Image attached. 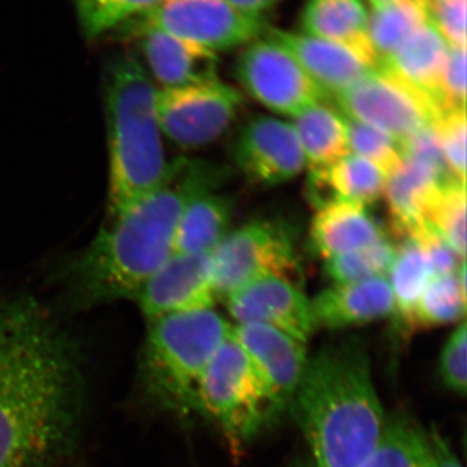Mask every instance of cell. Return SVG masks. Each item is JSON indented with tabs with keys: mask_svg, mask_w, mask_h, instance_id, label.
Listing matches in <instances>:
<instances>
[{
	"mask_svg": "<svg viewBox=\"0 0 467 467\" xmlns=\"http://www.w3.org/2000/svg\"><path fill=\"white\" fill-rule=\"evenodd\" d=\"M85 409L81 361L41 301L0 294V467H57Z\"/></svg>",
	"mask_w": 467,
	"mask_h": 467,
	"instance_id": "obj_1",
	"label": "cell"
},
{
	"mask_svg": "<svg viewBox=\"0 0 467 467\" xmlns=\"http://www.w3.org/2000/svg\"><path fill=\"white\" fill-rule=\"evenodd\" d=\"M225 173L207 162L177 160L171 177L155 192L112 216L84 251L63 270L72 306L133 300L150 275L173 254L175 230L184 207L212 192Z\"/></svg>",
	"mask_w": 467,
	"mask_h": 467,
	"instance_id": "obj_2",
	"label": "cell"
},
{
	"mask_svg": "<svg viewBox=\"0 0 467 467\" xmlns=\"http://www.w3.org/2000/svg\"><path fill=\"white\" fill-rule=\"evenodd\" d=\"M288 410L308 441L313 467L361 465L387 422L364 344H327L308 358Z\"/></svg>",
	"mask_w": 467,
	"mask_h": 467,
	"instance_id": "obj_3",
	"label": "cell"
},
{
	"mask_svg": "<svg viewBox=\"0 0 467 467\" xmlns=\"http://www.w3.org/2000/svg\"><path fill=\"white\" fill-rule=\"evenodd\" d=\"M140 57L121 55L106 79L109 150V213H121L160 189L173 162L165 159L156 94Z\"/></svg>",
	"mask_w": 467,
	"mask_h": 467,
	"instance_id": "obj_4",
	"label": "cell"
},
{
	"mask_svg": "<svg viewBox=\"0 0 467 467\" xmlns=\"http://www.w3.org/2000/svg\"><path fill=\"white\" fill-rule=\"evenodd\" d=\"M230 328L213 308L147 321L138 367V383L146 401L177 417L196 413L199 383Z\"/></svg>",
	"mask_w": 467,
	"mask_h": 467,
	"instance_id": "obj_5",
	"label": "cell"
},
{
	"mask_svg": "<svg viewBox=\"0 0 467 467\" xmlns=\"http://www.w3.org/2000/svg\"><path fill=\"white\" fill-rule=\"evenodd\" d=\"M196 414L218 427L235 454L269 429L263 386L244 350L230 334L202 374Z\"/></svg>",
	"mask_w": 467,
	"mask_h": 467,
	"instance_id": "obj_6",
	"label": "cell"
},
{
	"mask_svg": "<svg viewBox=\"0 0 467 467\" xmlns=\"http://www.w3.org/2000/svg\"><path fill=\"white\" fill-rule=\"evenodd\" d=\"M211 254L214 294L220 299L265 276L299 285V257L291 229L282 223L264 220L245 223L227 233Z\"/></svg>",
	"mask_w": 467,
	"mask_h": 467,
	"instance_id": "obj_7",
	"label": "cell"
},
{
	"mask_svg": "<svg viewBox=\"0 0 467 467\" xmlns=\"http://www.w3.org/2000/svg\"><path fill=\"white\" fill-rule=\"evenodd\" d=\"M126 26L152 27L218 52L250 45L264 36L269 24L225 0H160Z\"/></svg>",
	"mask_w": 467,
	"mask_h": 467,
	"instance_id": "obj_8",
	"label": "cell"
},
{
	"mask_svg": "<svg viewBox=\"0 0 467 467\" xmlns=\"http://www.w3.org/2000/svg\"><path fill=\"white\" fill-rule=\"evenodd\" d=\"M241 92L221 82L160 88L156 113L162 135L184 150L216 142L241 112Z\"/></svg>",
	"mask_w": 467,
	"mask_h": 467,
	"instance_id": "obj_9",
	"label": "cell"
},
{
	"mask_svg": "<svg viewBox=\"0 0 467 467\" xmlns=\"http://www.w3.org/2000/svg\"><path fill=\"white\" fill-rule=\"evenodd\" d=\"M334 99L343 116L382 131L401 147L441 115L425 95L380 69L371 70Z\"/></svg>",
	"mask_w": 467,
	"mask_h": 467,
	"instance_id": "obj_10",
	"label": "cell"
},
{
	"mask_svg": "<svg viewBox=\"0 0 467 467\" xmlns=\"http://www.w3.org/2000/svg\"><path fill=\"white\" fill-rule=\"evenodd\" d=\"M234 75L252 99L279 115L294 117L328 99L297 61L265 36L244 46Z\"/></svg>",
	"mask_w": 467,
	"mask_h": 467,
	"instance_id": "obj_11",
	"label": "cell"
},
{
	"mask_svg": "<svg viewBox=\"0 0 467 467\" xmlns=\"http://www.w3.org/2000/svg\"><path fill=\"white\" fill-rule=\"evenodd\" d=\"M230 335L244 350L267 402L269 427L290 408L308 361L306 344L270 326L236 324Z\"/></svg>",
	"mask_w": 467,
	"mask_h": 467,
	"instance_id": "obj_12",
	"label": "cell"
},
{
	"mask_svg": "<svg viewBox=\"0 0 467 467\" xmlns=\"http://www.w3.org/2000/svg\"><path fill=\"white\" fill-rule=\"evenodd\" d=\"M233 158L243 177L272 187L294 180L306 168L303 150L291 124L270 116L251 117L239 130Z\"/></svg>",
	"mask_w": 467,
	"mask_h": 467,
	"instance_id": "obj_13",
	"label": "cell"
},
{
	"mask_svg": "<svg viewBox=\"0 0 467 467\" xmlns=\"http://www.w3.org/2000/svg\"><path fill=\"white\" fill-rule=\"evenodd\" d=\"M211 254H173L150 275L134 299L146 322L173 313L213 308L217 297Z\"/></svg>",
	"mask_w": 467,
	"mask_h": 467,
	"instance_id": "obj_14",
	"label": "cell"
},
{
	"mask_svg": "<svg viewBox=\"0 0 467 467\" xmlns=\"http://www.w3.org/2000/svg\"><path fill=\"white\" fill-rule=\"evenodd\" d=\"M225 301L236 324L270 326L306 344L316 331L309 300L299 285L288 279H257L233 292Z\"/></svg>",
	"mask_w": 467,
	"mask_h": 467,
	"instance_id": "obj_15",
	"label": "cell"
},
{
	"mask_svg": "<svg viewBox=\"0 0 467 467\" xmlns=\"http://www.w3.org/2000/svg\"><path fill=\"white\" fill-rule=\"evenodd\" d=\"M144 67L162 88L204 84L218 79V57L192 42L146 26H129Z\"/></svg>",
	"mask_w": 467,
	"mask_h": 467,
	"instance_id": "obj_16",
	"label": "cell"
},
{
	"mask_svg": "<svg viewBox=\"0 0 467 467\" xmlns=\"http://www.w3.org/2000/svg\"><path fill=\"white\" fill-rule=\"evenodd\" d=\"M263 36L284 47L327 97L348 90L374 70L346 48L301 32L269 26Z\"/></svg>",
	"mask_w": 467,
	"mask_h": 467,
	"instance_id": "obj_17",
	"label": "cell"
},
{
	"mask_svg": "<svg viewBox=\"0 0 467 467\" xmlns=\"http://www.w3.org/2000/svg\"><path fill=\"white\" fill-rule=\"evenodd\" d=\"M313 325L326 330H342L392 317L393 297L387 276L334 285L309 300Z\"/></svg>",
	"mask_w": 467,
	"mask_h": 467,
	"instance_id": "obj_18",
	"label": "cell"
},
{
	"mask_svg": "<svg viewBox=\"0 0 467 467\" xmlns=\"http://www.w3.org/2000/svg\"><path fill=\"white\" fill-rule=\"evenodd\" d=\"M300 26L301 33L335 43L377 69L378 57L368 38V11L361 0H308Z\"/></svg>",
	"mask_w": 467,
	"mask_h": 467,
	"instance_id": "obj_19",
	"label": "cell"
},
{
	"mask_svg": "<svg viewBox=\"0 0 467 467\" xmlns=\"http://www.w3.org/2000/svg\"><path fill=\"white\" fill-rule=\"evenodd\" d=\"M448 51L450 46L429 21L411 34L391 57L380 61L377 69L395 76L425 95L442 113L441 84Z\"/></svg>",
	"mask_w": 467,
	"mask_h": 467,
	"instance_id": "obj_20",
	"label": "cell"
},
{
	"mask_svg": "<svg viewBox=\"0 0 467 467\" xmlns=\"http://www.w3.org/2000/svg\"><path fill=\"white\" fill-rule=\"evenodd\" d=\"M367 207L334 201L316 208L310 225L313 248L324 260L368 247L386 239Z\"/></svg>",
	"mask_w": 467,
	"mask_h": 467,
	"instance_id": "obj_21",
	"label": "cell"
},
{
	"mask_svg": "<svg viewBox=\"0 0 467 467\" xmlns=\"http://www.w3.org/2000/svg\"><path fill=\"white\" fill-rule=\"evenodd\" d=\"M453 180L439 173L431 165L405 156L401 168L387 180L384 199L389 209V227L396 238H408L425 225L427 202L439 184Z\"/></svg>",
	"mask_w": 467,
	"mask_h": 467,
	"instance_id": "obj_22",
	"label": "cell"
},
{
	"mask_svg": "<svg viewBox=\"0 0 467 467\" xmlns=\"http://www.w3.org/2000/svg\"><path fill=\"white\" fill-rule=\"evenodd\" d=\"M387 180L376 165L348 153L328 168L309 171V196L317 208L334 201L367 207L382 198Z\"/></svg>",
	"mask_w": 467,
	"mask_h": 467,
	"instance_id": "obj_23",
	"label": "cell"
},
{
	"mask_svg": "<svg viewBox=\"0 0 467 467\" xmlns=\"http://www.w3.org/2000/svg\"><path fill=\"white\" fill-rule=\"evenodd\" d=\"M233 208L225 196L196 195L184 207L175 230L173 254H211L225 238Z\"/></svg>",
	"mask_w": 467,
	"mask_h": 467,
	"instance_id": "obj_24",
	"label": "cell"
},
{
	"mask_svg": "<svg viewBox=\"0 0 467 467\" xmlns=\"http://www.w3.org/2000/svg\"><path fill=\"white\" fill-rule=\"evenodd\" d=\"M292 119L309 171L328 168L350 153L342 115L327 109L325 103L308 107Z\"/></svg>",
	"mask_w": 467,
	"mask_h": 467,
	"instance_id": "obj_25",
	"label": "cell"
},
{
	"mask_svg": "<svg viewBox=\"0 0 467 467\" xmlns=\"http://www.w3.org/2000/svg\"><path fill=\"white\" fill-rule=\"evenodd\" d=\"M393 313L398 333L413 334L414 312L420 295L432 279L431 266L425 252L411 239H402L389 270Z\"/></svg>",
	"mask_w": 467,
	"mask_h": 467,
	"instance_id": "obj_26",
	"label": "cell"
},
{
	"mask_svg": "<svg viewBox=\"0 0 467 467\" xmlns=\"http://www.w3.org/2000/svg\"><path fill=\"white\" fill-rule=\"evenodd\" d=\"M429 21L427 0H396L382 7L371 8L368 38L376 52L378 66Z\"/></svg>",
	"mask_w": 467,
	"mask_h": 467,
	"instance_id": "obj_27",
	"label": "cell"
},
{
	"mask_svg": "<svg viewBox=\"0 0 467 467\" xmlns=\"http://www.w3.org/2000/svg\"><path fill=\"white\" fill-rule=\"evenodd\" d=\"M466 313V263L450 275L434 276L416 306L413 331L461 322Z\"/></svg>",
	"mask_w": 467,
	"mask_h": 467,
	"instance_id": "obj_28",
	"label": "cell"
},
{
	"mask_svg": "<svg viewBox=\"0 0 467 467\" xmlns=\"http://www.w3.org/2000/svg\"><path fill=\"white\" fill-rule=\"evenodd\" d=\"M426 432L405 417L387 420L382 438L358 467H425Z\"/></svg>",
	"mask_w": 467,
	"mask_h": 467,
	"instance_id": "obj_29",
	"label": "cell"
},
{
	"mask_svg": "<svg viewBox=\"0 0 467 467\" xmlns=\"http://www.w3.org/2000/svg\"><path fill=\"white\" fill-rule=\"evenodd\" d=\"M466 182L445 181L432 193L423 213L427 225L463 259H466Z\"/></svg>",
	"mask_w": 467,
	"mask_h": 467,
	"instance_id": "obj_30",
	"label": "cell"
},
{
	"mask_svg": "<svg viewBox=\"0 0 467 467\" xmlns=\"http://www.w3.org/2000/svg\"><path fill=\"white\" fill-rule=\"evenodd\" d=\"M396 256L389 239L325 260V273L334 285L356 284L387 276Z\"/></svg>",
	"mask_w": 467,
	"mask_h": 467,
	"instance_id": "obj_31",
	"label": "cell"
},
{
	"mask_svg": "<svg viewBox=\"0 0 467 467\" xmlns=\"http://www.w3.org/2000/svg\"><path fill=\"white\" fill-rule=\"evenodd\" d=\"M160 0H73L82 29L90 38L103 36L149 11Z\"/></svg>",
	"mask_w": 467,
	"mask_h": 467,
	"instance_id": "obj_32",
	"label": "cell"
},
{
	"mask_svg": "<svg viewBox=\"0 0 467 467\" xmlns=\"http://www.w3.org/2000/svg\"><path fill=\"white\" fill-rule=\"evenodd\" d=\"M342 117L348 135L349 150L376 165L387 178L401 168L405 155L400 144L371 126Z\"/></svg>",
	"mask_w": 467,
	"mask_h": 467,
	"instance_id": "obj_33",
	"label": "cell"
},
{
	"mask_svg": "<svg viewBox=\"0 0 467 467\" xmlns=\"http://www.w3.org/2000/svg\"><path fill=\"white\" fill-rule=\"evenodd\" d=\"M432 128L451 177L466 182V109L442 112Z\"/></svg>",
	"mask_w": 467,
	"mask_h": 467,
	"instance_id": "obj_34",
	"label": "cell"
},
{
	"mask_svg": "<svg viewBox=\"0 0 467 467\" xmlns=\"http://www.w3.org/2000/svg\"><path fill=\"white\" fill-rule=\"evenodd\" d=\"M438 376L442 386L457 395L467 389V325L465 319L454 328L439 356Z\"/></svg>",
	"mask_w": 467,
	"mask_h": 467,
	"instance_id": "obj_35",
	"label": "cell"
},
{
	"mask_svg": "<svg viewBox=\"0 0 467 467\" xmlns=\"http://www.w3.org/2000/svg\"><path fill=\"white\" fill-rule=\"evenodd\" d=\"M467 0H427L430 23L450 47L466 48Z\"/></svg>",
	"mask_w": 467,
	"mask_h": 467,
	"instance_id": "obj_36",
	"label": "cell"
},
{
	"mask_svg": "<svg viewBox=\"0 0 467 467\" xmlns=\"http://www.w3.org/2000/svg\"><path fill=\"white\" fill-rule=\"evenodd\" d=\"M442 112L466 109V48L450 47L441 84Z\"/></svg>",
	"mask_w": 467,
	"mask_h": 467,
	"instance_id": "obj_37",
	"label": "cell"
},
{
	"mask_svg": "<svg viewBox=\"0 0 467 467\" xmlns=\"http://www.w3.org/2000/svg\"><path fill=\"white\" fill-rule=\"evenodd\" d=\"M425 467H463L448 442L436 431L426 434Z\"/></svg>",
	"mask_w": 467,
	"mask_h": 467,
	"instance_id": "obj_38",
	"label": "cell"
},
{
	"mask_svg": "<svg viewBox=\"0 0 467 467\" xmlns=\"http://www.w3.org/2000/svg\"><path fill=\"white\" fill-rule=\"evenodd\" d=\"M234 7L241 9L245 14L264 16L269 9L275 8L282 0H225Z\"/></svg>",
	"mask_w": 467,
	"mask_h": 467,
	"instance_id": "obj_39",
	"label": "cell"
},
{
	"mask_svg": "<svg viewBox=\"0 0 467 467\" xmlns=\"http://www.w3.org/2000/svg\"><path fill=\"white\" fill-rule=\"evenodd\" d=\"M368 2L371 8H378L389 5V3L396 2V0H368Z\"/></svg>",
	"mask_w": 467,
	"mask_h": 467,
	"instance_id": "obj_40",
	"label": "cell"
},
{
	"mask_svg": "<svg viewBox=\"0 0 467 467\" xmlns=\"http://www.w3.org/2000/svg\"><path fill=\"white\" fill-rule=\"evenodd\" d=\"M300 467H313V465H301Z\"/></svg>",
	"mask_w": 467,
	"mask_h": 467,
	"instance_id": "obj_41",
	"label": "cell"
}]
</instances>
